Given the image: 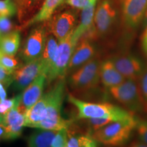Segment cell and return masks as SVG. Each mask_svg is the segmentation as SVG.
Returning a JSON list of instances; mask_svg holds the SVG:
<instances>
[{
    "label": "cell",
    "instance_id": "obj_1",
    "mask_svg": "<svg viewBox=\"0 0 147 147\" xmlns=\"http://www.w3.org/2000/svg\"><path fill=\"white\" fill-rule=\"evenodd\" d=\"M68 101L78 110V119L107 118L114 121H129L135 119L131 112L110 103H92L84 102L68 94Z\"/></svg>",
    "mask_w": 147,
    "mask_h": 147
},
{
    "label": "cell",
    "instance_id": "obj_2",
    "mask_svg": "<svg viewBox=\"0 0 147 147\" xmlns=\"http://www.w3.org/2000/svg\"><path fill=\"white\" fill-rule=\"evenodd\" d=\"M65 77L59 78L54 87L49 91V101L47 106V116L35 128L59 131L69 127L72 122L65 120L61 117V108L65 95Z\"/></svg>",
    "mask_w": 147,
    "mask_h": 147
},
{
    "label": "cell",
    "instance_id": "obj_3",
    "mask_svg": "<svg viewBox=\"0 0 147 147\" xmlns=\"http://www.w3.org/2000/svg\"><path fill=\"white\" fill-rule=\"evenodd\" d=\"M137 119L114 121L95 131L92 136L98 142L108 146H119L129 140L136 129Z\"/></svg>",
    "mask_w": 147,
    "mask_h": 147
},
{
    "label": "cell",
    "instance_id": "obj_4",
    "mask_svg": "<svg viewBox=\"0 0 147 147\" xmlns=\"http://www.w3.org/2000/svg\"><path fill=\"white\" fill-rule=\"evenodd\" d=\"M101 61L93 58L71 74L69 77V87L74 91L85 92L98 87L100 81Z\"/></svg>",
    "mask_w": 147,
    "mask_h": 147
},
{
    "label": "cell",
    "instance_id": "obj_5",
    "mask_svg": "<svg viewBox=\"0 0 147 147\" xmlns=\"http://www.w3.org/2000/svg\"><path fill=\"white\" fill-rule=\"evenodd\" d=\"M108 89L112 96L129 111L132 113L144 111L138 81L126 79L119 85Z\"/></svg>",
    "mask_w": 147,
    "mask_h": 147
},
{
    "label": "cell",
    "instance_id": "obj_6",
    "mask_svg": "<svg viewBox=\"0 0 147 147\" xmlns=\"http://www.w3.org/2000/svg\"><path fill=\"white\" fill-rule=\"evenodd\" d=\"M118 16V10L113 0H100L95 10L93 26L96 38H105L113 30Z\"/></svg>",
    "mask_w": 147,
    "mask_h": 147
},
{
    "label": "cell",
    "instance_id": "obj_7",
    "mask_svg": "<svg viewBox=\"0 0 147 147\" xmlns=\"http://www.w3.org/2000/svg\"><path fill=\"white\" fill-rule=\"evenodd\" d=\"M72 34L73 32L59 42L56 56L47 75V82L49 84L56 79L64 78L67 74V67L75 48L71 41Z\"/></svg>",
    "mask_w": 147,
    "mask_h": 147
},
{
    "label": "cell",
    "instance_id": "obj_8",
    "mask_svg": "<svg viewBox=\"0 0 147 147\" xmlns=\"http://www.w3.org/2000/svg\"><path fill=\"white\" fill-rule=\"evenodd\" d=\"M47 38V29L45 26L40 25L30 32L21 52V58L25 63L42 56Z\"/></svg>",
    "mask_w": 147,
    "mask_h": 147
},
{
    "label": "cell",
    "instance_id": "obj_9",
    "mask_svg": "<svg viewBox=\"0 0 147 147\" xmlns=\"http://www.w3.org/2000/svg\"><path fill=\"white\" fill-rule=\"evenodd\" d=\"M77 20L76 14L71 10H66L55 14L49 20L47 30L59 42L74 32Z\"/></svg>",
    "mask_w": 147,
    "mask_h": 147
},
{
    "label": "cell",
    "instance_id": "obj_10",
    "mask_svg": "<svg viewBox=\"0 0 147 147\" xmlns=\"http://www.w3.org/2000/svg\"><path fill=\"white\" fill-rule=\"evenodd\" d=\"M21 95L18 94L15 105L3 116V123L6 127L5 140H14L21 136L25 127V113L27 109L21 103Z\"/></svg>",
    "mask_w": 147,
    "mask_h": 147
},
{
    "label": "cell",
    "instance_id": "obj_11",
    "mask_svg": "<svg viewBox=\"0 0 147 147\" xmlns=\"http://www.w3.org/2000/svg\"><path fill=\"white\" fill-rule=\"evenodd\" d=\"M147 0H121V17L127 29L134 30L143 20Z\"/></svg>",
    "mask_w": 147,
    "mask_h": 147
},
{
    "label": "cell",
    "instance_id": "obj_12",
    "mask_svg": "<svg viewBox=\"0 0 147 147\" xmlns=\"http://www.w3.org/2000/svg\"><path fill=\"white\" fill-rule=\"evenodd\" d=\"M110 60L127 80L138 81L146 67L142 61L132 54L117 55Z\"/></svg>",
    "mask_w": 147,
    "mask_h": 147
},
{
    "label": "cell",
    "instance_id": "obj_13",
    "mask_svg": "<svg viewBox=\"0 0 147 147\" xmlns=\"http://www.w3.org/2000/svg\"><path fill=\"white\" fill-rule=\"evenodd\" d=\"M43 73L41 57L25 63L13 72L14 87L17 91H22L30 84L39 75Z\"/></svg>",
    "mask_w": 147,
    "mask_h": 147
},
{
    "label": "cell",
    "instance_id": "obj_14",
    "mask_svg": "<svg viewBox=\"0 0 147 147\" xmlns=\"http://www.w3.org/2000/svg\"><path fill=\"white\" fill-rule=\"evenodd\" d=\"M95 54V49L91 40L84 37L80 38L73 51L67 74L74 72L80 66L94 58Z\"/></svg>",
    "mask_w": 147,
    "mask_h": 147
},
{
    "label": "cell",
    "instance_id": "obj_15",
    "mask_svg": "<svg viewBox=\"0 0 147 147\" xmlns=\"http://www.w3.org/2000/svg\"><path fill=\"white\" fill-rule=\"evenodd\" d=\"M47 80V74H41L24 89L21 95V102L27 110L42 96Z\"/></svg>",
    "mask_w": 147,
    "mask_h": 147
},
{
    "label": "cell",
    "instance_id": "obj_16",
    "mask_svg": "<svg viewBox=\"0 0 147 147\" xmlns=\"http://www.w3.org/2000/svg\"><path fill=\"white\" fill-rule=\"evenodd\" d=\"M98 0H90L89 5L82 10L80 21L71 35V41L76 47L80 38L93 27L95 10Z\"/></svg>",
    "mask_w": 147,
    "mask_h": 147
},
{
    "label": "cell",
    "instance_id": "obj_17",
    "mask_svg": "<svg viewBox=\"0 0 147 147\" xmlns=\"http://www.w3.org/2000/svg\"><path fill=\"white\" fill-rule=\"evenodd\" d=\"M49 101V93L48 91L42 95L40 100L27 110L25 113V127L35 128L37 125L45 119Z\"/></svg>",
    "mask_w": 147,
    "mask_h": 147
},
{
    "label": "cell",
    "instance_id": "obj_18",
    "mask_svg": "<svg viewBox=\"0 0 147 147\" xmlns=\"http://www.w3.org/2000/svg\"><path fill=\"white\" fill-rule=\"evenodd\" d=\"M100 76L101 82L108 89L119 85L126 80L110 59L101 62Z\"/></svg>",
    "mask_w": 147,
    "mask_h": 147
},
{
    "label": "cell",
    "instance_id": "obj_19",
    "mask_svg": "<svg viewBox=\"0 0 147 147\" xmlns=\"http://www.w3.org/2000/svg\"><path fill=\"white\" fill-rule=\"evenodd\" d=\"M62 3H63V0H45L39 12L32 18L25 21L21 27H18L17 30L19 31L20 29H25L34 24L49 21L52 17L57 7Z\"/></svg>",
    "mask_w": 147,
    "mask_h": 147
},
{
    "label": "cell",
    "instance_id": "obj_20",
    "mask_svg": "<svg viewBox=\"0 0 147 147\" xmlns=\"http://www.w3.org/2000/svg\"><path fill=\"white\" fill-rule=\"evenodd\" d=\"M57 40V38L53 35L48 36L45 49L42 54L41 59L43 64V73L47 75L53 65L57 51L59 45Z\"/></svg>",
    "mask_w": 147,
    "mask_h": 147
},
{
    "label": "cell",
    "instance_id": "obj_21",
    "mask_svg": "<svg viewBox=\"0 0 147 147\" xmlns=\"http://www.w3.org/2000/svg\"><path fill=\"white\" fill-rule=\"evenodd\" d=\"M20 41L21 36L18 30L2 35L0 38V51L3 54L14 56L19 49Z\"/></svg>",
    "mask_w": 147,
    "mask_h": 147
},
{
    "label": "cell",
    "instance_id": "obj_22",
    "mask_svg": "<svg viewBox=\"0 0 147 147\" xmlns=\"http://www.w3.org/2000/svg\"><path fill=\"white\" fill-rule=\"evenodd\" d=\"M57 131L55 130L42 129L33 133L27 139V146L31 147H50Z\"/></svg>",
    "mask_w": 147,
    "mask_h": 147
},
{
    "label": "cell",
    "instance_id": "obj_23",
    "mask_svg": "<svg viewBox=\"0 0 147 147\" xmlns=\"http://www.w3.org/2000/svg\"><path fill=\"white\" fill-rule=\"evenodd\" d=\"M68 142L67 147H95L97 146V141L93 136L78 135L75 136L67 131Z\"/></svg>",
    "mask_w": 147,
    "mask_h": 147
},
{
    "label": "cell",
    "instance_id": "obj_24",
    "mask_svg": "<svg viewBox=\"0 0 147 147\" xmlns=\"http://www.w3.org/2000/svg\"><path fill=\"white\" fill-rule=\"evenodd\" d=\"M17 12V5L14 0H0V18L10 17Z\"/></svg>",
    "mask_w": 147,
    "mask_h": 147
},
{
    "label": "cell",
    "instance_id": "obj_25",
    "mask_svg": "<svg viewBox=\"0 0 147 147\" xmlns=\"http://www.w3.org/2000/svg\"><path fill=\"white\" fill-rule=\"evenodd\" d=\"M0 65L10 71H14L21 66L17 59L12 55H8L1 53L0 56Z\"/></svg>",
    "mask_w": 147,
    "mask_h": 147
},
{
    "label": "cell",
    "instance_id": "obj_26",
    "mask_svg": "<svg viewBox=\"0 0 147 147\" xmlns=\"http://www.w3.org/2000/svg\"><path fill=\"white\" fill-rule=\"evenodd\" d=\"M138 83L142 98L144 111L147 113V65H146L144 71L138 80Z\"/></svg>",
    "mask_w": 147,
    "mask_h": 147
},
{
    "label": "cell",
    "instance_id": "obj_27",
    "mask_svg": "<svg viewBox=\"0 0 147 147\" xmlns=\"http://www.w3.org/2000/svg\"><path fill=\"white\" fill-rule=\"evenodd\" d=\"M68 135L67 129L59 130L57 131L53 138L51 146L52 147H67Z\"/></svg>",
    "mask_w": 147,
    "mask_h": 147
},
{
    "label": "cell",
    "instance_id": "obj_28",
    "mask_svg": "<svg viewBox=\"0 0 147 147\" xmlns=\"http://www.w3.org/2000/svg\"><path fill=\"white\" fill-rule=\"evenodd\" d=\"M136 131L140 142L147 146V121L137 119Z\"/></svg>",
    "mask_w": 147,
    "mask_h": 147
},
{
    "label": "cell",
    "instance_id": "obj_29",
    "mask_svg": "<svg viewBox=\"0 0 147 147\" xmlns=\"http://www.w3.org/2000/svg\"><path fill=\"white\" fill-rule=\"evenodd\" d=\"M15 1L18 8V18L21 22L23 18L26 17L27 11L32 6V1L30 0H14Z\"/></svg>",
    "mask_w": 147,
    "mask_h": 147
},
{
    "label": "cell",
    "instance_id": "obj_30",
    "mask_svg": "<svg viewBox=\"0 0 147 147\" xmlns=\"http://www.w3.org/2000/svg\"><path fill=\"white\" fill-rule=\"evenodd\" d=\"M18 97V95L12 98L5 99L2 101H0V114L3 116L6 115L15 105Z\"/></svg>",
    "mask_w": 147,
    "mask_h": 147
},
{
    "label": "cell",
    "instance_id": "obj_31",
    "mask_svg": "<svg viewBox=\"0 0 147 147\" xmlns=\"http://www.w3.org/2000/svg\"><path fill=\"white\" fill-rule=\"evenodd\" d=\"M13 72L6 69L0 65V82L3 86L8 87L13 82Z\"/></svg>",
    "mask_w": 147,
    "mask_h": 147
},
{
    "label": "cell",
    "instance_id": "obj_32",
    "mask_svg": "<svg viewBox=\"0 0 147 147\" xmlns=\"http://www.w3.org/2000/svg\"><path fill=\"white\" fill-rule=\"evenodd\" d=\"M14 31V25L9 17L0 18V32L5 35Z\"/></svg>",
    "mask_w": 147,
    "mask_h": 147
},
{
    "label": "cell",
    "instance_id": "obj_33",
    "mask_svg": "<svg viewBox=\"0 0 147 147\" xmlns=\"http://www.w3.org/2000/svg\"><path fill=\"white\" fill-rule=\"evenodd\" d=\"M63 2L74 8L83 10L89 5L90 0H63Z\"/></svg>",
    "mask_w": 147,
    "mask_h": 147
},
{
    "label": "cell",
    "instance_id": "obj_34",
    "mask_svg": "<svg viewBox=\"0 0 147 147\" xmlns=\"http://www.w3.org/2000/svg\"><path fill=\"white\" fill-rule=\"evenodd\" d=\"M5 136H6V127L3 123H0V140H5Z\"/></svg>",
    "mask_w": 147,
    "mask_h": 147
},
{
    "label": "cell",
    "instance_id": "obj_35",
    "mask_svg": "<svg viewBox=\"0 0 147 147\" xmlns=\"http://www.w3.org/2000/svg\"><path fill=\"white\" fill-rule=\"evenodd\" d=\"M7 93L3 84L0 82V101H2L6 99Z\"/></svg>",
    "mask_w": 147,
    "mask_h": 147
},
{
    "label": "cell",
    "instance_id": "obj_36",
    "mask_svg": "<svg viewBox=\"0 0 147 147\" xmlns=\"http://www.w3.org/2000/svg\"><path fill=\"white\" fill-rule=\"evenodd\" d=\"M142 45L143 51H144L145 55H146V56L147 57V39H146V38H142Z\"/></svg>",
    "mask_w": 147,
    "mask_h": 147
},
{
    "label": "cell",
    "instance_id": "obj_37",
    "mask_svg": "<svg viewBox=\"0 0 147 147\" xmlns=\"http://www.w3.org/2000/svg\"><path fill=\"white\" fill-rule=\"evenodd\" d=\"M143 22H144V25L146 26L147 25V9L146 10V12H145L144 18H143Z\"/></svg>",
    "mask_w": 147,
    "mask_h": 147
},
{
    "label": "cell",
    "instance_id": "obj_38",
    "mask_svg": "<svg viewBox=\"0 0 147 147\" xmlns=\"http://www.w3.org/2000/svg\"><path fill=\"white\" fill-rule=\"evenodd\" d=\"M142 38H146V39H147V25H146V28H145L144 32V33H143Z\"/></svg>",
    "mask_w": 147,
    "mask_h": 147
},
{
    "label": "cell",
    "instance_id": "obj_39",
    "mask_svg": "<svg viewBox=\"0 0 147 147\" xmlns=\"http://www.w3.org/2000/svg\"><path fill=\"white\" fill-rule=\"evenodd\" d=\"M3 116L0 114V123L3 122Z\"/></svg>",
    "mask_w": 147,
    "mask_h": 147
},
{
    "label": "cell",
    "instance_id": "obj_40",
    "mask_svg": "<svg viewBox=\"0 0 147 147\" xmlns=\"http://www.w3.org/2000/svg\"><path fill=\"white\" fill-rule=\"evenodd\" d=\"M1 36H2V35H1V32H0V38H1Z\"/></svg>",
    "mask_w": 147,
    "mask_h": 147
},
{
    "label": "cell",
    "instance_id": "obj_41",
    "mask_svg": "<svg viewBox=\"0 0 147 147\" xmlns=\"http://www.w3.org/2000/svg\"><path fill=\"white\" fill-rule=\"evenodd\" d=\"M1 51H0V56H1Z\"/></svg>",
    "mask_w": 147,
    "mask_h": 147
},
{
    "label": "cell",
    "instance_id": "obj_42",
    "mask_svg": "<svg viewBox=\"0 0 147 147\" xmlns=\"http://www.w3.org/2000/svg\"><path fill=\"white\" fill-rule=\"evenodd\" d=\"M30 1H32H32H34V0H30Z\"/></svg>",
    "mask_w": 147,
    "mask_h": 147
}]
</instances>
